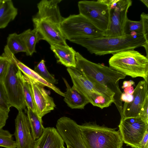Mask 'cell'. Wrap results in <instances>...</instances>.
<instances>
[{"label": "cell", "mask_w": 148, "mask_h": 148, "mask_svg": "<svg viewBox=\"0 0 148 148\" xmlns=\"http://www.w3.org/2000/svg\"><path fill=\"white\" fill-rule=\"evenodd\" d=\"M62 0H42L37 4L38 11L33 16L34 28L50 45L57 44L66 46V39L60 26L64 18L58 4Z\"/></svg>", "instance_id": "obj_1"}, {"label": "cell", "mask_w": 148, "mask_h": 148, "mask_svg": "<svg viewBox=\"0 0 148 148\" xmlns=\"http://www.w3.org/2000/svg\"><path fill=\"white\" fill-rule=\"evenodd\" d=\"M76 67L85 76L92 78L110 90L114 93V103L121 116L122 115V92L119 88V81L126 75L110 66L91 62L84 57L78 52L75 56Z\"/></svg>", "instance_id": "obj_2"}, {"label": "cell", "mask_w": 148, "mask_h": 148, "mask_svg": "<svg viewBox=\"0 0 148 148\" xmlns=\"http://www.w3.org/2000/svg\"><path fill=\"white\" fill-rule=\"evenodd\" d=\"M86 48L91 54L103 56L114 54L122 51L148 46L143 34L133 36L124 35L116 37L87 38L71 42Z\"/></svg>", "instance_id": "obj_3"}, {"label": "cell", "mask_w": 148, "mask_h": 148, "mask_svg": "<svg viewBox=\"0 0 148 148\" xmlns=\"http://www.w3.org/2000/svg\"><path fill=\"white\" fill-rule=\"evenodd\" d=\"M74 86L93 106L102 109L114 101V93L106 86L85 76L75 68L68 67Z\"/></svg>", "instance_id": "obj_4"}, {"label": "cell", "mask_w": 148, "mask_h": 148, "mask_svg": "<svg viewBox=\"0 0 148 148\" xmlns=\"http://www.w3.org/2000/svg\"><path fill=\"white\" fill-rule=\"evenodd\" d=\"M86 148H122L123 142L119 130L100 125L95 122L79 125Z\"/></svg>", "instance_id": "obj_5"}, {"label": "cell", "mask_w": 148, "mask_h": 148, "mask_svg": "<svg viewBox=\"0 0 148 148\" xmlns=\"http://www.w3.org/2000/svg\"><path fill=\"white\" fill-rule=\"evenodd\" d=\"M109 66L133 78L142 77L148 82V59L134 49L122 51L113 55Z\"/></svg>", "instance_id": "obj_6"}, {"label": "cell", "mask_w": 148, "mask_h": 148, "mask_svg": "<svg viewBox=\"0 0 148 148\" xmlns=\"http://www.w3.org/2000/svg\"><path fill=\"white\" fill-rule=\"evenodd\" d=\"M60 30L66 40L70 42L87 38L103 37V32L80 14L70 15L64 18Z\"/></svg>", "instance_id": "obj_7"}, {"label": "cell", "mask_w": 148, "mask_h": 148, "mask_svg": "<svg viewBox=\"0 0 148 148\" xmlns=\"http://www.w3.org/2000/svg\"><path fill=\"white\" fill-rule=\"evenodd\" d=\"M79 14L89 21L103 33L108 28L109 10L106 0H83L78 3Z\"/></svg>", "instance_id": "obj_8"}, {"label": "cell", "mask_w": 148, "mask_h": 148, "mask_svg": "<svg viewBox=\"0 0 148 148\" xmlns=\"http://www.w3.org/2000/svg\"><path fill=\"white\" fill-rule=\"evenodd\" d=\"M109 10L108 28L103 33L105 37H116L124 35L123 29L128 19L127 12L132 5L131 0H106Z\"/></svg>", "instance_id": "obj_9"}, {"label": "cell", "mask_w": 148, "mask_h": 148, "mask_svg": "<svg viewBox=\"0 0 148 148\" xmlns=\"http://www.w3.org/2000/svg\"><path fill=\"white\" fill-rule=\"evenodd\" d=\"M123 143L134 148H142L140 143L148 130V120L140 116L121 119L118 126Z\"/></svg>", "instance_id": "obj_10"}, {"label": "cell", "mask_w": 148, "mask_h": 148, "mask_svg": "<svg viewBox=\"0 0 148 148\" xmlns=\"http://www.w3.org/2000/svg\"><path fill=\"white\" fill-rule=\"evenodd\" d=\"M9 60L8 71L2 83L11 106L18 110H23L26 106L22 87L17 74L18 69L14 62Z\"/></svg>", "instance_id": "obj_11"}, {"label": "cell", "mask_w": 148, "mask_h": 148, "mask_svg": "<svg viewBox=\"0 0 148 148\" xmlns=\"http://www.w3.org/2000/svg\"><path fill=\"white\" fill-rule=\"evenodd\" d=\"M56 129L64 143L73 148H86L82 139L79 125L71 118L62 116L57 121Z\"/></svg>", "instance_id": "obj_12"}, {"label": "cell", "mask_w": 148, "mask_h": 148, "mask_svg": "<svg viewBox=\"0 0 148 148\" xmlns=\"http://www.w3.org/2000/svg\"><path fill=\"white\" fill-rule=\"evenodd\" d=\"M132 95V101L124 102L123 106L121 119L139 116L145 101L148 97V82L144 80L139 82Z\"/></svg>", "instance_id": "obj_13"}, {"label": "cell", "mask_w": 148, "mask_h": 148, "mask_svg": "<svg viewBox=\"0 0 148 148\" xmlns=\"http://www.w3.org/2000/svg\"><path fill=\"white\" fill-rule=\"evenodd\" d=\"M14 135L16 148H34L35 140L33 137L27 115L18 110L15 119Z\"/></svg>", "instance_id": "obj_14"}, {"label": "cell", "mask_w": 148, "mask_h": 148, "mask_svg": "<svg viewBox=\"0 0 148 148\" xmlns=\"http://www.w3.org/2000/svg\"><path fill=\"white\" fill-rule=\"evenodd\" d=\"M31 85L36 112L41 119L53 110L56 105L44 86L29 79Z\"/></svg>", "instance_id": "obj_15"}, {"label": "cell", "mask_w": 148, "mask_h": 148, "mask_svg": "<svg viewBox=\"0 0 148 148\" xmlns=\"http://www.w3.org/2000/svg\"><path fill=\"white\" fill-rule=\"evenodd\" d=\"M4 53L6 56L14 62L18 69L28 79L35 83L40 84L44 87L46 86L48 87L60 95L64 97L65 96L64 93L62 92L55 85L46 81L34 70H32L19 60L15 57L14 55L8 49H5Z\"/></svg>", "instance_id": "obj_16"}, {"label": "cell", "mask_w": 148, "mask_h": 148, "mask_svg": "<svg viewBox=\"0 0 148 148\" xmlns=\"http://www.w3.org/2000/svg\"><path fill=\"white\" fill-rule=\"evenodd\" d=\"M64 143L56 128L47 127L41 137L35 140L34 148H61Z\"/></svg>", "instance_id": "obj_17"}, {"label": "cell", "mask_w": 148, "mask_h": 148, "mask_svg": "<svg viewBox=\"0 0 148 148\" xmlns=\"http://www.w3.org/2000/svg\"><path fill=\"white\" fill-rule=\"evenodd\" d=\"M50 49L58 59V62L68 67H76L75 56L76 52L68 45L57 44L50 45Z\"/></svg>", "instance_id": "obj_18"}, {"label": "cell", "mask_w": 148, "mask_h": 148, "mask_svg": "<svg viewBox=\"0 0 148 148\" xmlns=\"http://www.w3.org/2000/svg\"><path fill=\"white\" fill-rule=\"evenodd\" d=\"M124 35L136 36L143 34L148 42V14L143 12L140 20L135 21L127 19L124 28Z\"/></svg>", "instance_id": "obj_19"}, {"label": "cell", "mask_w": 148, "mask_h": 148, "mask_svg": "<svg viewBox=\"0 0 148 148\" xmlns=\"http://www.w3.org/2000/svg\"><path fill=\"white\" fill-rule=\"evenodd\" d=\"M66 87L64 101L71 109H83L89 103L86 97L74 86L71 87L65 78H63Z\"/></svg>", "instance_id": "obj_20"}, {"label": "cell", "mask_w": 148, "mask_h": 148, "mask_svg": "<svg viewBox=\"0 0 148 148\" xmlns=\"http://www.w3.org/2000/svg\"><path fill=\"white\" fill-rule=\"evenodd\" d=\"M18 13V9L12 0H0V29L5 28Z\"/></svg>", "instance_id": "obj_21"}, {"label": "cell", "mask_w": 148, "mask_h": 148, "mask_svg": "<svg viewBox=\"0 0 148 148\" xmlns=\"http://www.w3.org/2000/svg\"><path fill=\"white\" fill-rule=\"evenodd\" d=\"M20 38L26 49V55L32 56L36 52V46L37 43L42 40L38 32L34 29H28L19 34Z\"/></svg>", "instance_id": "obj_22"}, {"label": "cell", "mask_w": 148, "mask_h": 148, "mask_svg": "<svg viewBox=\"0 0 148 148\" xmlns=\"http://www.w3.org/2000/svg\"><path fill=\"white\" fill-rule=\"evenodd\" d=\"M17 75L22 85L23 93L26 106L36 112L33 90L29 79L23 75L18 69Z\"/></svg>", "instance_id": "obj_23"}, {"label": "cell", "mask_w": 148, "mask_h": 148, "mask_svg": "<svg viewBox=\"0 0 148 148\" xmlns=\"http://www.w3.org/2000/svg\"><path fill=\"white\" fill-rule=\"evenodd\" d=\"M25 113L28 119L33 137L36 140L42 136L45 128L42 125V119L39 117L36 112L29 108L25 109Z\"/></svg>", "instance_id": "obj_24"}, {"label": "cell", "mask_w": 148, "mask_h": 148, "mask_svg": "<svg viewBox=\"0 0 148 148\" xmlns=\"http://www.w3.org/2000/svg\"><path fill=\"white\" fill-rule=\"evenodd\" d=\"M12 54L14 55L20 52L26 53V49L20 38L19 34L14 33L9 34L6 45Z\"/></svg>", "instance_id": "obj_25"}, {"label": "cell", "mask_w": 148, "mask_h": 148, "mask_svg": "<svg viewBox=\"0 0 148 148\" xmlns=\"http://www.w3.org/2000/svg\"><path fill=\"white\" fill-rule=\"evenodd\" d=\"M45 61L42 60L36 66L34 71L48 82L55 85L58 83V80L48 72L45 65Z\"/></svg>", "instance_id": "obj_26"}, {"label": "cell", "mask_w": 148, "mask_h": 148, "mask_svg": "<svg viewBox=\"0 0 148 148\" xmlns=\"http://www.w3.org/2000/svg\"><path fill=\"white\" fill-rule=\"evenodd\" d=\"M0 146L5 148H16L12 135L8 130H0Z\"/></svg>", "instance_id": "obj_27"}, {"label": "cell", "mask_w": 148, "mask_h": 148, "mask_svg": "<svg viewBox=\"0 0 148 148\" xmlns=\"http://www.w3.org/2000/svg\"><path fill=\"white\" fill-rule=\"evenodd\" d=\"M12 107L2 82L0 83V108L8 113Z\"/></svg>", "instance_id": "obj_28"}, {"label": "cell", "mask_w": 148, "mask_h": 148, "mask_svg": "<svg viewBox=\"0 0 148 148\" xmlns=\"http://www.w3.org/2000/svg\"><path fill=\"white\" fill-rule=\"evenodd\" d=\"M9 62V59L2 54L0 56V83L2 82L6 74Z\"/></svg>", "instance_id": "obj_29"}, {"label": "cell", "mask_w": 148, "mask_h": 148, "mask_svg": "<svg viewBox=\"0 0 148 148\" xmlns=\"http://www.w3.org/2000/svg\"><path fill=\"white\" fill-rule=\"evenodd\" d=\"M148 97L146 99L139 116L148 120Z\"/></svg>", "instance_id": "obj_30"}, {"label": "cell", "mask_w": 148, "mask_h": 148, "mask_svg": "<svg viewBox=\"0 0 148 148\" xmlns=\"http://www.w3.org/2000/svg\"><path fill=\"white\" fill-rule=\"evenodd\" d=\"M8 113L0 108V130L5 125L8 117Z\"/></svg>", "instance_id": "obj_31"}, {"label": "cell", "mask_w": 148, "mask_h": 148, "mask_svg": "<svg viewBox=\"0 0 148 148\" xmlns=\"http://www.w3.org/2000/svg\"><path fill=\"white\" fill-rule=\"evenodd\" d=\"M148 130H147L141 140L140 145L142 148H148Z\"/></svg>", "instance_id": "obj_32"}, {"label": "cell", "mask_w": 148, "mask_h": 148, "mask_svg": "<svg viewBox=\"0 0 148 148\" xmlns=\"http://www.w3.org/2000/svg\"><path fill=\"white\" fill-rule=\"evenodd\" d=\"M133 97L132 95H127L123 92L121 96V100L123 102H130L133 99Z\"/></svg>", "instance_id": "obj_33"}, {"label": "cell", "mask_w": 148, "mask_h": 148, "mask_svg": "<svg viewBox=\"0 0 148 148\" xmlns=\"http://www.w3.org/2000/svg\"><path fill=\"white\" fill-rule=\"evenodd\" d=\"M135 85L134 82L132 80L125 81L123 82L122 88L124 89L127 87L133 86V85Z\"/></svg>", "instance_id": "obj_34"}, {"label": "cell", "mask_w": 148, "mask_h": 148, "mask_svg": "<svg viewBox=\"0 0 148 148\" xmlns=\"http://www.w3.org/2000/svg\"><path fill=\"white\" fill-rule=\"evenodd\" d=\"M123 89L124 93L127 95H132L134 90L133 86L127 87Z\"/></svg>", "instance_id": "obj_35"}, {"label": "cell", "mask_w": 148, "mask_h": 148, "mask_svg": "<svg viewBox=\"0 0 148 148\" xmlns=\"http://www.w3.org/2000/svg\"><path fill=\"white\" fill-rule=\"evenodd\" d=\"M140 1L146 5L147 8H148V0H140Z\"/></svg>", "instance_id": "obj_36"}, {"label": "cell", "mask_w": 148, "mask_h": 148, "mask_svg": "<svg viewBox=\"0 0 148 148\" xmlns=\"http://www.w3.org/2000/svg\"><path fill=\"white\" fill-rule=\"evenodd\" d=\"M66 148H73L71 146L69 145H66Z\"/></svg>", "instance_id": "obj_37"}, {"label": "cell", "mask_w": 148, "mask_h": 148, "mask_svg": "<svg viewBox=\"0 0 148 148\" xmlns=\"http://www.w3.org/2000/svg\"><path fill=\"white\" fill-rule=\"evenodd\" d=\"M61 148H66L64 146V145Z\"/></svg>", "instance_id": "obj_38"}]
</instances>
